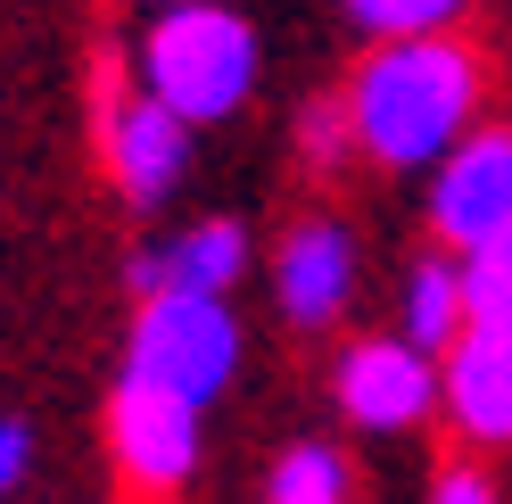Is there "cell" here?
<instances>
[{
	"mask_svg": "<svg viewBox=\"0 0 512 504\" xmlns=\"http://www.w3.org/2000/svg\"><path fill=\"white\" fill-rule=\"evenodd\" d=\"M108 447L116 471L149 496H174L190 471H199V405H182L166 389H141V381H116L108 397Z\"/></svg>",
	"mask_w": 512,
	"mask_h": 504,
	"instance_id": "cell-7",
	"label": "cell"
},
{
	"mask_svg": "<svg viewBox=\"0 0 512 504\" xmlns=\"http://www.w3.org/2000/svg\"><path fill=\"white\" fill-rule=\"evenodd\" d=\"M347 298H356V232L339 215H306V224L281 232L273 248V306L290 314L298 331H331Z\"/></svg>",
	"mask_w": 512,
	"mask_h": 504,
	"instance_id": "cell-8",
	"label": "cell"
},
{
	"mask_svg": "<svg viewBox=\"0 0 512 504\" xmlns=\"http://www.w3.org/2000/svg\"><path fill=\"white\" fill-rule=\"evenodd\" d=\"M356 157L380 174H430L471 124H488V50L471 34L372 42L339 91Z\"/></svg>",
	"mask_w": 512,
	"mask_h": 504,
	"instance_id": "cell-1",
	"label": "cell"
},
{
	"mask_svg": "<svg viewBox=\"0 0 512 504\" xmlns=\"http://www.w3.org/2000/svg\"><path fill=\"white\" fill-rule=\"evenodd\" d=\"M471 323L463 314V281H455V257H422L397 290V339H413L422 356H446L455 331Z\"/></svg>",
	"mask_w": 512,
	"mask_h": 504,
	"instance_id": "cell-11",
	"label": "cell"
},
{
	"mask_svg": "<svg viewBox=\"0 0 512 504\" xmlns=\"http://www.w3.org/2000/svg\"><path fill=\"white\" fill-rule=\"evenodd\" d=\"M455 281H463V314H471V323H512V232L463 248Z\"/></svg>",
	"mask_w": 512,
	"mask_h": 504,
	"instance_id": "cell-13",
	"label": "cell"
},
{
	"mask_svg": "<svg viewBox=\"0 0 512 504\" xmlns=\"http://www.w3.org/2000/svg\"><path fill=\"white\" fill-rule=\"evenodd\" d=\"M364 42H413V34H463L479 0H339Z\"/></svg>",
	"mask_w": 512,
	"mask_h": 504,
	"instance_id": "cell-12",
	"label": "cell"
},
{
	"mask_svg": "<svg viewBox=\"0 0 512 504\" xmlns=\"http://www.w3.org/2000/svg\"><path fill=\"white\" fill-rule=\"evenodd\" d=\"M438 414L471 447H512V323H463L438 356Z\"/></svg>",
	"mask_w": 512,
	"mask_h": 504,
	"instance_id": "cell-9",
	"label": "cell"
},
{
	"mask_svg": "<svg viewBox=\"0 0 512 504\" xmlns=\"http://www.w3.org/2000/svg\"><path fill=\"white\" fill-rule=\"evenodd\" d=\"M240 372V314L232 298H199V290H157L133 306V339H124V381L166 389L182 405H207L232 389Z\"/></svg>",
	"mask_w": 512,
	"mask_h": 504,
	"instance_id": "cell-3",
	"label": "cell"
},
{
	"mask_svg": "<svg viewBox=\"0 0 512 504\" xmlns=\"http://www.w3.org/2000/svg\"><path fill=\"white\" fill-rule=\"evenodd\" d=\"M256 75H265V42L232 0H174V9H149L141 42H133V83L157 108H174L190 133L199 124H232L256 100Z\"/></svg>",
	"mask_w": 512,
	"mask_h": 504,
	"instance_id": "cell-2",
	"label": "cell"
},
{
	"mask_svg": "<svg viewBox=\"0 0 512 504\" xmlns=\"http://www.w3.org/2000/svg\"><path fill=\"white\" fill-rule=\"evenodd\" d=\"M248 224L232 215H207V224H182L174 240H157L133 257V298H157V290H199V298H232L240 273H248Z\"/></svg>",
	"mask_w": 512,
	"mask_h": 504,
	"instance_id": "cell-10",
	"label": "cell"
},
{
	"mask_svg": "<svg viewBox=\"0 0 512 504\" xmlns=\"http://www.w3.org/2000/svg\"><path fill=\"white\" fill-rule=\"evenodd\" d=\"M265 496L273 504H347V463H339V447H290L273 463V480H265Z\"/></svg>",
	"mask_w": 512,
	"mask_h": 504,
	"instance_id": "cell-14",
	"label": "cell"
},
{
	"mask_svg": "<svg viewBox=\"0 0 512 504\" xmlns=\"http://www.w3.org/2000/svg\"><path fill=\"white\" fill-rule=\"evenodd\" d=\"M430 232L446 257L512 232V124H471L430 166Z\"/></svg>",
	"mask_w": 512,
	"mask_h": 504,
	"instance_id": "cell-4",
	"label": "cell"
},
{
	"mask_svg": "<svg viewBox=\"0 0 512 504\" xmlns=\"http://www.w3.org/2000/svg\"><path fill=\"white\" fill-rule=\"evenodd\" d=\"M141 9H174V0H141Z\"/></svg>",
	"mask_w": 512,
	"mask_h": 504,
	"instance_id": "cell-18",
	"label": "cell"
},
{
	"mask_svg": "<svg viewBox=\"0 0 512 504\" xmlns=\"http://www.w3.org/2000/svg\"><path fill=\"white\" fill-rule=\"evenodd\" d=\"M25 471H34V430H25V422H0V496H9Z\"/></svg>",
	"mask_w": 512,
	"mask_h": 504,
	"instance_id": "cell-16",
	"label": "cell"
},
{
	"mask_svg": "<svg viewBox=\"0 0 512 504\" xmlns=\"http://www.w3.org/2000/svg\"><path fill=\"white\" fill-rule=\"evenodd\" d=\"M331 397H339V414L356 430L397 438V430L438 414V356H422L397 331L389 339H356V348L339 356V372H331Z\"/></svg>",
	"mask_w": 512,
	"mask_h": 504,
	"instance_id": "cell-6",
	"label": "cell"
},
{
	"mask_svg": "<svg viewBox=\"0 0 512 504\" xmlns=\"http://www.w3.org/2000/svg\"><path fill=\"white\" fill-rule=\"evenodd\" d=\"M298 157H306L314 174H339L347 157H356V133H347L339 91H323V100H306V108H298Z\"/></svg>",
	"mask_w": 512,
	"mask_h": 504,
	"instance_id": "cell-15",
	"label": "cell"
},
{
	"mask_svg": "<svg viewBox=\"0 0 512 504\" xmlns=\"http://www.w3.org/2000/svg\"><path fill=\"white\" fill-rule=\"evenodd\" d=\"M100 157H108V174H116V191L124 207H166L182 191V174H190V124L174 108H157L141 83H108L100 91Z\"/></svg>",
	"mask_w": 512,
	"mask_h": 504,
	"instance_id": "cell-5",
	"label": "cell"
},
{
	"mask_svg": "<svg viewBox=\"0 0 512 504\" xmlns=\"http://www.w3.org/2000/svg\"><path fill=\"white\" fill-rule=\"evenodd\" d=\"M430 504H496V480H479V471H438Z\"/></svg>",
	"mask_w": 512,
	"mask_h": 504,
	"instance_id": "cell-17",
	"label": "cell"
}]
</instances>
